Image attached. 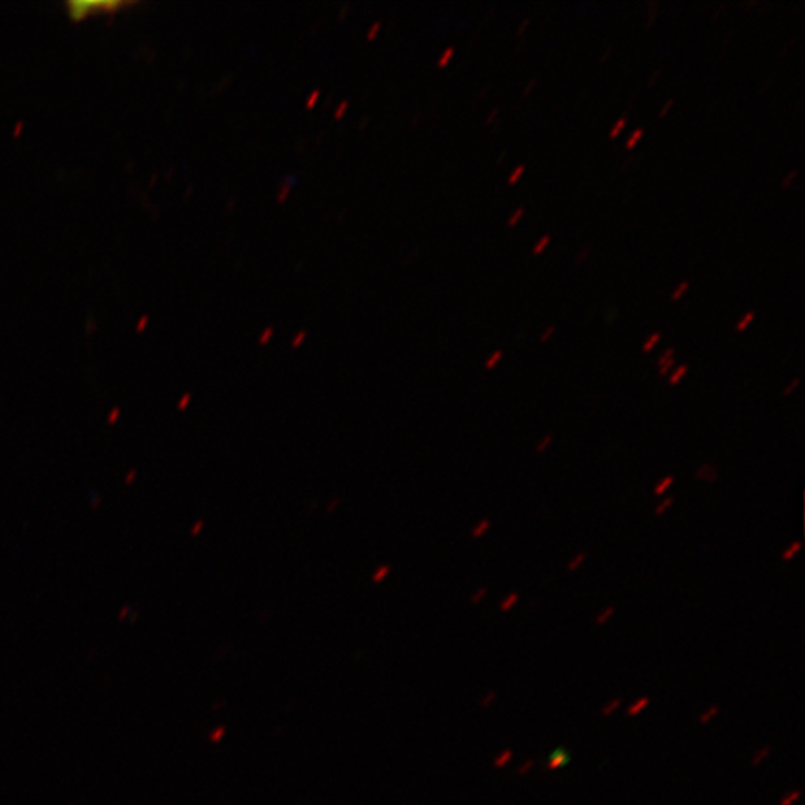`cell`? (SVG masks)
Wrapping results in <instances>:
<instances>
[{
	"label": "cell",
	"instance_id": "3957f363",
	"mask_svg": "<svg viewBox=\"0 0 805 805\" xmlns=\"http://www.w3.org/2000/svg\"><path fill=\"white\" fill-rule=\"evenodd\" d=\"M294 183H296V177H294V176L285 177L283 187L279 188L278 196H276V201H278V203H284L285 201H287L289 194H292Z\"/></svg>",
	"mask_w": 805,
	"mask_h": 805
},
{
	"label": "cell",
	"instance_id": "f546056e",
	"mask_svg": "<svg viewBox=\"0 0 805 805\" xmlns=\"http://www.w3.org/2000/svg\"><path fill=\"white\" fill-rule=\"evenodd\" d=\"M801 798V791H792L785 798L782 799L781 805H794L796 801Z\"/></svg>",
	"mask_w": 805,
	"mask_h": 805
},
{
	"label": "cell",
	"instance_id": "c3c4849f",
	"mask_svg": "<svg viewBox=\"0 0 805 805\" xmlns=\"http://www.w3.org/2000/svg\"><path fill=\"white\" fill-rule=\"evenodd\" d=\"M387 571H388V569H384V570H380V571H379V574H378V575H375V579H376V580H379L380 578H383V575H384L385 573H387Z\"/></svg>",
	"mask_w": 805,
	"mask_h": 805
},
{
	"label": "cell",
	"instance_id": "7bdbcfd3",
	"mask_svg": "<svg viewBox=\"0 0 805 805\" xmlns=\"http://www.w3.org/2000/svg\"><path fill=\"white\" fill-rule=\"evenodd\" d=\"M497 115H499V108H495V110H492L491 114H489L487 124H491L492 121H495V119H497Z\"/></svg>",
	"mask_w": 805,
	"mask_h": 805
},
{
	"label": "cell",
	"instance_id": "8992f818",
	"mask_svg": "<svg viewBox=\"0 0 805 805\" xmlns=\"http://www.w3.org/2000/svg\"><path fill=\"white\" fill-rule=\"evenodd\" d=\"M674 476H666V478L660 480L658 482L655 489H653V495L661 497L664 496L666 491L674 485Z\"/></svg>",
	"mask_w": 805,
	"mask_h": 805
},
{
	"label": "cell",
	"instance_id": "484cf974",
	"mask_svg": "<svg viewBox=\"0 0 805 805\" xmlns=\"http://www.w3.org/2000/svg\"><path fill=\"white\" fill-rule=\"evenodd\" d=\"M626 121H629L626 120V116H622V119L619 120L617 124H614L612 132H610V140H617L619 134H621L622 130L625 129Z\"/></svg>",
	"mask_w": 805,
	"mask_h": 805
},
{
	"label": "cell",
	"instance_id": "8d00e7d4",
	"mask_svg": "<svg viewBox=\"0 0 805 805\" xmlns=\"http://www.w3.org/2000/svg\"><path fill=\"white\" fill-rule=\"evenodd\" d=\"M534 761H526L522 767L518 770V773L521 774V776H527V774L530 773L532 768H534Z\"/></svg>",
	"mask_w": 805,
	"mask_h": 805
},
{
	"label": "cell",
	"instance_id": "e0dca14e",
	"mask_svg": "<svg viewBox=\"0 0 805 805\" xmlns=\"http://www.w3.org/2000/svg\"><path fill=\"white\" fill-rule=\"evenodd\" d=\"M621 699L612 700L610 701V703L605 704L603 709H601V714H603V716L605 717L612 716V714L617 712V710L621 707Z\"/></svg>",
	"mask_w": 805,
	"mask_h": 805
},
{
	"label": "cell",
	"instance_id": "74e56055",
	"mask_svg": "<svg viewBox=\"0 0 805 805\" xmlns=\"http://www.w3.org/2000/svg\"><path fill=\"white\" fill-rule=\"evenodd\" d=\"M674 365H676V358L674 360H670L669 363H665L664 366L660 367V376H666L670 374V370L674 369Z\"/></svg>",
	"mask_w": 805,
	"mask_h": 805
},
{
	"label": "cell",
	"instance_id": "836d02e7",
	"mask_svg": "<svg viewBox=\"0 0 805 805\" xmlns=\"http://www.w3.org/2000/svg\"><path fill=\"white\" fill-rule=\"evenodd\" d=\"M556 332H557V327H556V326H549V327L547 328V330H544V332L542 333V336H540V342H542V344H547V342H548L549 339H551V337H552L553 335H556Z\"/></svg>",
	"mask_w": 805,
	"mask_h": 805
},
{
	"label": "cell",
	"instance_id": "2e32d148",
	"mask_svg": "<svg viewBox=\"0 0 805 805\" xmlns=\"http://www.w3.org/2000/svg\"><path fill=\"white\" fill-rule=\"evenodd\" d=\"M643 134H644L643 129L635 130V132L633 134H631L630 140L626 141V145H625L626 151L634 150L635 146H638L639 142L642 141Z\"/></svg>",
	"mask_w": 805,
	"mask_h": 805
},
{
	"label": "cell",
	"instance_id": "277c9868",
	"mask_svg": "<svg viewBox=\"0 0 805 805\" xmlns=\"http://www.w3.org/2000/svg\"><path fill=\"white\" fill-rule=\"evenodd\" d=\"M696 479L707 480V482H714L717 479V471L713 466L704 465L696 470Z\"/></svg>",
	"mask_w": 805,
	"mask_h": 805
},
{
	"label": "cell",
	"instance_id": "8fae6325",
	"mask_svg": "<svg viewBox=\"0 0 805 805\" xmlns=\"http://www.w3.org/2000/svg\"><path fill=\"white\" fill-rule=\"evenodd\" d=\"M801 549H803V543L801 542H794L791 544L789 548L785 549V552L782 553V560L785 562H789L794 560L796 556L801 552Z\"/></svg>",
	"mask_w": 805,
	"mask_h": 805
},
{
	"label": "cell",
	"instance_id": "7a4b0ae2",
	"mask_svg": "<svg viewBox=\"0 0 805 805\" xmlns=\"http://www.w3.org/2000/svg\"><path fill=\"white\" fill-rule=\"evenodd\" d=\"M570 753L567 752L565 748H556V751L551 753V757H549L547 770H549V772H556V770L564 768L567 764H570Z\"/></svg>",
	"mask_w": 805,
	"mask_h": 805
},
{
	"label": "cell",
	"instance_id": "7dc6e473",
	"mask_svg": "<svg viewBox=\"0 0 805 805\" xmlns=\"http://www.w3.org/2000/svg\"><path fill=\"white\" fill-rule=\"evenodd\" d=\"M496 696H497L496 694H489L488 695V699L483 701V705L491 704V701H495L496 700Z\"/></svg>",
	"mask_w": 805,
	"mask_h": 805
},
{
	"label": "cell",
	"instance_id": "ab89813d",
	"mask_svg": "<svg viewBox=\"0 0 805 805\" xmlns=\"http://www.w3.org/2000/svg\"><path fill=\"white\" fill-rule=\"evenodd\" d=\"M272 335H274V328H267V330L263 333L262 339H259V344H266L267 340H271Z\"/></svg>",
	"mask_w": 805,
	"mask_h": 805
},
{
	"label": "cell",
	"instance_id": "d4e9b609",
	"mask_svg": "<svg viewBox=\"0 0 805 805\" xmlns=\"http://www.w3.org/2000/svg\"><path fill=\"white\" fill-rule=\"evenodd\" d=\"M674 357H676V349L674 348H666L664 350V354L661 355L660 360H658V366H664L665 363H669L670 360H674Z\"/></svg>",
	"mask_w": 805,
	"mask_h": 805
},
{
	"label": "cell",
	"instance_id": "b9f144b4",
	"mask_svg": "<svg viewBox=\"0 0 805 805\" xmlns=\"http://www.w3.org/2000/svg\"><path fill=\"white\" fill-rule=\"evenodd\" d=\"M485 595H487V590L482 588V590H479L478 594H476L473 599H471V601H473V603H479V601L482 600Z\"/></svg>",
	"mask_w": 805,
	"mask_h": 805
},
{
	"label": "cell",
	"instance_id": "44dd1931",
	"mask_svg": "<svg viewBox=\"0 0 805 805\" xmlns=\"http://www.w3.org/2000/svg\"><path fill=\"white\" fill-rule=\"evenodd\" d=\"M553 444V436L548 435L547 437H543L542 440L539 441L536 446V452L537 454H544L548 451L549 446Z\"/></svg>",
	"mask_w": 805,
	"mask_h": 805
},
{
	"label": "cell",
	"instance_id": "d6a6232c",
	"mask_svg": "<svg viewBox=\"0 0 805 805\" xmlns=\"http://www.w3.org/2000/svg\"><path fill=\"white\" fill-rule=\"evenodd\" d=\"M799 384H801V380L798 378L791 380L789 385H787V387L785 388V391H783V396H785V397L792 396V394H794L796 391V389H798Z\"/></svg>",
	"mask_w": 805,
	"mask_h": 805
},
{
	"label": "cell",
	"instance_id": "7c38bea8",
	"mask_svg": "<svg viewBox=\"0 0 805 805\" xmlns=\"http://www.w3.org/2000/svg\"><path fill=\"white\" fill-rule=\"evenodd\" d=\"M587 561V553L580 552L578 556L571 558V561L569 564H567V570L570 571V573H574V571H578L580 567L585 564Z\"/></svg>",
	"mask_w": 805,
	"mask_h": 805
},
{
	"label": "cell",
	"instance_id": "603a6c76",
	"mask_svg": "<svg viewBox=\"0 0 805 805\" xmlns=\"http://www.w3.org/2000/svg\"><path fill=\"white\" fill-rule=\"evenodd\" d=\"M519 601V594L518 592H513V594H510L508 599L501 603V612H509L510 609L513 608L514 604H517Z\"/></svg>",
	"mask_w": 805,
	"mask_h": 805
},
{
	"label": "cell",
	"instance_id": "9c48e42d",
	"mask_svg": "<svg viewBox=\"0 0 805 805\" xmlns=\"http://www.w3.org/2000/svg\"><path fill=\"white\" fill-rule=\"evenodd\" d=\"M756 314L755 312L751 310L747 312L746 315L740 322L737 323V326H735V332L743 333L746 332L748 327H751V324L755 322Z\"/></svg>",
	"mask_w": 805,
	"mask_h": 805
},
{
	"label": "cell",
	"instance_id": "ac0fdd59",
	"mask_svg": "<svg viewBox=\"0 0 805 805\" xmlns=\"http://www.w3.org/2000/svg\"><path fill=\"white\" fill-rule=\"evenodd\" d=\"M552 237L547 235L543 236L542 240L537 242L534 245V248H532V255H542L544 253V249L548 248L549 244H551Z\"/></svg>",
	"mask_w": 805,
	"mask_h": 805
},
{
	"label": "cell",
	"instance_id": "30bf717a",
	"mask_svg": "<svg viewBox=\"0 0 805 805\" xmlns=\"http://www.w3.org/2000/svg\"><path fill=\"white\" fill-rule=\"evenodd\" d=\"M770 755H772V746H765L757 751L756 755L752 757V767H760Z\"/></svg>",
	"mask_w": 805,
	"mask_h": 805
},
{
	"label": "cell",
	"instance_id": "9a60e30c",
	"mask_svg": "<svg viewBox=\"0 0 805 805\" xmlns=\"http://www.w3.org/2000/svg\"><path fill=\"white\" fill-rule=\"evenodd\" d=\"M691 284L687 283V281H683L682 284L677 285V288L674 289L673 294H671V300L679 302L685 294L687 293V289H690Z\"/></svg>",
	"mask_w": 805,
	"mask_h": 805
},
{
	"label": "cell",
	"instance_id": "4dcf8cb0",
	"mask_svg": "<svg viewBox=\"0 0 805 805\" xmlns=\"http://www.w3.org/2000/svg\"><path fill=\"white\" fill-rule=\"evenodd\" d=\"M489 527H491V522H489V521L480 522L479 526L476 527L473 530V537H476V539H478V537H482L485 534V532H487L489 530Z\"/></svg>",
	"mask_w": 805,
	"mask_h": 805
},
{
	"label": "cell",
	"instance_id": "d590c367",
	"mask_svg": "<svg viewBox=\"0 0 805 805\" xmlns=\"http://www.w3.org/2000/svg\"><path fill=\"white\" fill-rule=\"evenodd\" d=\"M380 26H383L380 24V21H376V23L371 24L369 32H367V41H374L376 34L379 33Z\"/></svg>",
	"mask_w": 805,
	"mask_h": 805
},
{
	"label": "cell",
	"instance_id": "f35d334b",
	"mask_svg": "<svg viewBox=\"0 0 805 805\" xmlns=\"http://www.w3.org/2000/svg\"><path fill=\"white\" fill-rule=\"evenodd\" d=\"M674 103H676L674 99H670V101H666L665 105L662 106V110L660 112V119H664V116L669 115V112L673 110Z\"/></svg>",
	"mask_w": 805,
	"mask_h": 805
},
{
	"label": "cell",
	"instance_id": "5b68a950",
	"mask_svg": "<svg viewBox=\"0 0 805 805\" xmlns=\"http://www.w3.org/2000/svg\"><path fill=\"white\" fill-rule=\"evenodd\" d=\"M649 704H651V699H649V696H643V699H640L635 701L634 704L630 705V709L626 710V714H629V716H638V714L642 713Z\"/></svg>",
	"mask_w": 805,
	"mask_h": 805
},
{
	"label": "cell",
	"instance_id": "f6af8a7d",
	"mask_svg": "<svg viewBox=\"0 0 805 805\" xmlns=\"http://www.w3.org/2000/svg\"><path fill=\"white\" fill-rule=\"evenodd\" d=\"M528 26H530V20L523 21L521 28L518 29V37H522L523 32L528 29Z\"/></svg>",
	"mask_w": 805,
	"mask_h": 805
},
{
	"label": "cell",
	"instance_id": "5bb4252c",
	"mask_svg": "<svg viewBox=\"0 0 805 805\" xmlns=\"http://www.w3.org/2000/svg\"><path fill=\"white\" fill-rule=\"evenodd\" d=\"M614 613H617V609H614L613 605H609V608H605L603 612H601L599 617L595 618L597 625H604V623H608L610 619H612Z\"/></svg>",
	"mask_w": 805,
	"mask_h": 805
},
{
	"label": "cell",
	"instance_id": "6da1fadb",
	"mask_svg": "<svg viewBox=\"0 0 805 805\" xmlns=\"http://www.w3.org/2000/svg\"><path fill=\"white\" fill-rule=\"evenodd\" d=\"M128 6L129 3L124 2H69L67 8L72 20L82 21L86 17L111 14V12Z\"/></svg>",
	"mask_w": 805,
	"mask_h": 805
},
{
	"label": "cell",
	"instance_id": "52a82bcc",
	"mask_svg": "<svg viewBox=\"0 0 805 805\" xmlns=\"http://www.w3.org/2000/svg\"><path fill=\"white\" fill-rule=\"evenodd\" d=\"M721 707L720 705H710L707 710L701 716L699 717V722L701 725H709L710 722L714 720V717L720 714Z\"/></svg>",
	"mask_w": 805,
	"mask_h": 805
},
{
	"label": "cell",
	"instance_id": "f1b7e54d",
	"mask_svg": "<svg viewBox=\"0 0 805 805\" xmlns=\"http://www.w3.org/2000/svg\"><path fill=\"white\" fill-rule=\"evenodd\" d=\"M796 176H798V171H796V169H794V171H791L789 173H787V175L785 176V180L782 181L781 187L783 190L789 188L792 183H794V181L796 180Z\"/></svg>",
	"mask_w": 805,
	"mask_h": 805
},
{
	"label": "cell",
	"instance_id": "ffe728a7",
	"mask_svg": "<svg viewBox=\"0 0 805 805\" xmlns=\"http://www.w3.org/2000/svg\"><path fill=\"white\" fill-rule=\"evenodd\" d=\"M523 215H526V210L523 207H519V210L514 211L512 215H510V218L508 220V227L513 228L517 227L519 224V221L523 218Z\"/></svg>",
	"mask_w": 805,
	"mask_h": 805
},
{
	"label": "cell",
	"instance_id": "d6986e66",
	"mask_svg": "<svg viewBox=\"0 0 805 805\" xmlns=\"http://www.w3.org/2000/svg\"><path fill=\"white\" fill-rule=\"evenodd\" d=\"M454 54H456V49H454V47H449V49L445 50V53L440 55V59L437 60V67H448L449 62H451L454 58Z\"/></svg>",
	"mask_w": 805,
	"mask_h": 805
},
{
	"label": "cell",
	"instance_id": "1f68e13d",
	"mask_svg": "<svg viewBox=\"0 0 805 805\" xmlns=\"http://www.w3.org/2000/svg\"><path fill=\"white\" fill-rule=\"evenodd\" d=\"M319 96H322V92H319V90H315V92L310 93V96L307 98V101H306L307 110H312V108L317 105V102L319 101Z\"/></svg>",
	"mask_w": 805,
	"mask_h": 805
},
{
	"label": "cell",
	"instance_id": "7402d4cb",
	"mask_svg": "<svg viewBox=\"0 0 805 805\" xmlns=\"http://www.w3.org/2000/svg\"><path fill=\"white\" fill-rule=\"evenodd\" d=\"M503 350H496V353L488 358L485 367H487L488 370L495 369V367L501 361V358H503Z\"/></svg>",
	"mask_w": 805,
	"mask_h": 805
},
{
	"label": "cell",
	"instance_id": "83f0119b",
	"mask_svg": "<svg viewBox=\"0 0 805 805\" xmlns=\"http://www.w3.org/2000/svg\"><path fill=\"white\" fill-rule=\"evenodd\" d=\"M512 751H505L503 755L499 757V760L496 761V767L497 768H503L506 765H508L509 761L512 760Z\"/></svg>",
	"mask_w": 805,
	"mask_h": 805
},
{
	"label": "cell",
	"instance_id": "4fadbf2b",
	"mask_svg": "<svg viewBox=\"0 0 805 805\" xmlns=\"http://www.w3.org/2000/svg\"><path fill=\"white\" fill-rule=\"evenodd\" d=\"M661 333H653L651 337L646 342H644V345L642 346V350L644 354L652 353L653 348L661 342Z\"/></svg>",
	"mask_w": 805,
	"mask_h": 805
},
{
	"label": "cell",
	"instance_id": "4316f807",
	"mask_svg": "<svg viewBox=\"0 0 805 805\" xmlns=\"http://www.w3.org/2000/svg\"><path fill=\"white\" fill-rule=\"evenodd\" d=\"M523 172H526V166H523V164H521V166H518L517 169H514V171L512 172V175L509 176L508 184L514 185V184L519 183V180H521Z\"/></svg>",
	"mask_w": 805,
	"mask_h": 805
},
{
	"label": "cell",
	"instance_id": "ee69618b",
	"mask_svg": "<svg viewBox=\"0 0 805 805\" xmlns=\"http://www.w3.org/2000/svg\"><path fill=\"white\" fill-rule=\"evenodd\" d=\"M534 89H536V81L528 82L526 92H523V98H527L528 94H530V92H532V90H534Z\"/></svg>",
	"mask_w": 805,
	"mask_h": 805
},
{
	"label": "cell",
	"instance_id": "ba28073f",
	"mask_svg": "<svg viewBox=\"0 0 805 805\" xmlns=\"http://www.w3.org/2000/svg\"><path fill=\"white\" fill-rule=\"evenodd\" d=\"M687 371H690V366H679L677 369L673 371V375L670 376L669 384L671 387H676L677 384H681L682 379L687 375Z\"/></svg>",
	"mask_w": 805,
	"mask_h": 805
},
{
	"label": "cell",
	"instance_id": "60d3db41",
	"mask_svg": "<svg viewBox=\"0 0 805 805\" xmlns=\"http://www.w3.org/2000/svg\"><path fill=\"white\" fill-rule=\"evenodd\" d=\"M590 255H591V248L583 249L582 255H580V257H578V264H582L583 262H585V259L588 257H590Z\"/></svg>",
	"mask_w": 805,
	"mask_h": 805
},
{
	"label": "cell",
	"instance_id": "e575fe53",
	"mask_svg": "<svg viewBox=\"0 0 805 805\" xmlns=\"http://www.w3.org/2000/svg\"><path fill=\"white\" fill-rule=\"evenodd\" d=\"M348 108H349L348 101L340 102V105L336 108L335 119L340 120L342 116L345 115V112L348 111Z\"/></svg>",
	"mask_w": 805,
	"mask_h": 805
},
{
	"label": "cell",
	"instance_id": "bcb514c9",
	"mask_svg": "<svg viewBox=\"0 0 805 805\" xmlns=\"http://www.w3.org/2000/svg\"><path fill=\"white\" fill-rule=\"evenodd\" d=\"M305 337H306V333H305V332L298 333L297 339H296V340H294V344H293V345H294V346H298V345H300V342H302L303 339H305Z\"/></svg>",
	"mask_w": 805,
	"mask_h": 805
},
{
	"label": "cell",
	"instance_id": "cb8c5ba5",
	"mask_svg": "<svg viewBox=\"0 0 805 805\" xmlns=\"http://www.w3.org/2000/svg\"><path fill=\"white\" fill-rule=\"evenodd\" d=\"M674 505L673 497H669V499L662 500L660 505L656 506L655 514L656 517H661V514H664L666 510L671 508V506Z\"/></svg>",
	"mask_w": 805,
	"mask_h": 805
}]
</instances>
